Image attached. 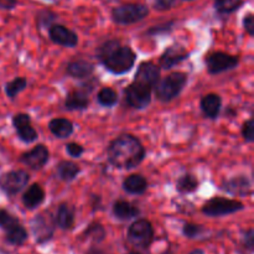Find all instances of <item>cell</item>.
Returning <instances> with one entry per match:
<instances>
[{"instance_id": "cell-1", "label": "cell", "mask_w": 254, "mask_h": 254, "mask_svg": "<svg viewBox=\"0 0 254 254\" xmlns=\"http://www.w3.org/2000/svg\"><path fill=\"white\" fill-rule=\"evenodd\" d=\"M107 156L114 168L130 170L143 163L145 149L138 138L130 134H123L109 144Z\"/></svg>"}, {"instance_id": "cell-2", "label": "cell", "mask_w": 254, "mask_h": 254, "mask_svg": "<svg viewBox=\"0 0 254 254\" xmlns=\"http://www.w3.org/2000/svg\"><path fill=\"white\" fill-rule=\"evenodd\" d=\"M97 56L107 71L114 74H124L134 67L136 54L118 40H108L97 51Z\"/></svg>"}, {"instance_id": "cell-3", "label": "cell", "mask_w": 254, "mask_h": 254, "mask_svg": "<svg viewBox=\"0 0 254 254\" xmlns=\"http://www.w3.org/2000/svg\"><path fill=\"white\" fill-rule=\"evenodd\" d=\"M188 83V74L184 72H174L165 78L159 79L155 84V94L159 101L170 102L175 99L185 88Z\"/></svg>"}, {"instance_id": "cell-4", "label": "cell", "mask_w": 254, "mask_h": 254, "mask_svg": "<svg viewBox=\"0 0 254 254\" xmlns=\"http://www.w3.org/2000/svg\"><path fill=\"white\" fill-rule=\"evenodd\" d=\"M127 240L135 248L148 250L154 241V227L150 221L141 218L131 223L128 228Z\"/></svg>"}, {"instance_id": "cell-5", "label": "cell", "mask_w": 254, "mask_h": 254, "mask_svg": "<svg viewBox=\"0 0 254 254\" xmlns=\"http://www.w3.org/2000/svg\"><path fill=\"white\" fill-rule=\"evenodd\" d=\"M153 87L141 82L133 81L124 89V99L127 104L134 109H144L150 104Z\"/></svg>"}, {"instance_id": "cell-6", "label": "cell", "mask_w": 254, "mask_h": 254, "mask_svg": "<svg viewBox=\"0 0 254 254\" xmlns=\"http://www.w3.org/2000/svg\"><path fill=\"white\" fill-rule=\"evenodd\" d=\"M149 15V7L144 4H126L114 7L112 19L116 24L130 25L141 21Z\"/></svg>"}, {"instance_id": "cell-7", "label": "cell", "mask_w": 254, "mask_h": 254, "mask_svg": "<svg viewBox=\"0 0 254 254\" xmlns=\"http://www.w3.org/2000/svg\"><path fill=\"white\" fill-rule=\"evenodd\" d=\"M245 208L241 201L225 197H213L202 206V213L208 217H221L240 212Z\"/></svg>"}, {"instance_id": "cell-8", "label": "cell", "mask_w": 254, "mask_h": 254, "mask_svg": "<svg viewBox=\"0 0 254 254\" xmlns=\"http://www.w3.org/2000/svg\"><path fill=\"white\" fill-rule=\"evenodd\" d=\"M30 227H31V232L37 245H45L50 242L54 238L55 230H56L54 217H51L46 212L35 216L30 223Z\"/></svg>"}, {"instance_id": "cell-9", "label": "cell", "mask_w": 254, "mask_h": 254, "mask_svg": "<svg viewBox=\"0 0 254 254\" xmlns=\"http://www.w3.org/2000/svg\"><path fill=\"white\" fill-rule=\"evenodd\" d=\"M30 175L25 170H11L0 176V189L7 196H14L29 184Z\"/></svg>"}, {"instance_id": "cell-10", "label": "cell", "mask_w": 254, "mask_h": 254, "mask_svg": "<svg viewBox=\"0 0 254 254\" xmlns=\"http://www.w3.org/2000/svg\"><path fill=\"white\" fill-rule=\"evenodd\" d=\"M240 64L237 56L226 52H213L206 57V66L210 74H220L222 72L236 68Z\"/></svg>"}, {"instance_id": "cell-11", "label": "cell", "mask_w": 254, "mask_h": 254, "mask_svg": "<svg viewBox=\"0 0 254 254\" xmlns=\"http://www.w3.org/2000/svg\"><path fill=\"white\" fill-rule=\"evenodd\" d=\"M49 159V149L44 144H39V145H36L30 151H26V153L22 154L21 158H20V161L24 165H26L27 168L32 169V170H40V169H42L46 165Z\"/></svg>"}, {"instance_id": "cell-12", "label": "cell", "mask_w": 254, "mask_h": 254, "mask_svg": "<svg viewBox=\"0 0 254 254\" xmlns=\"http://www.w3.org/2000/svg\"><path fill=\"white\" fill-rule=\"evenodd\" d=\"M12 126L16 130L17 136L24 143H34L37 139V131L32 128L31 118L26 113H17L12 117Z\"/></svg>"}, {"instance_id": "cell-13", "label": "cell", "mask_w": 254, "mask_h": 254, "mask_svg": "<svg viewBox=\"0 0 254 254\" xmlns=\"http://www.w3.org/2000/svg\"><path fill=\"white\" fill-rule=\"evenodd\" d=\"M49 35L50 39L55 42V44L60 45L64 47H74L78 44V36L76 32L69 30L68 27L64 26V25L54 24L49 27Z\"/></svg>"}, {"instance_id": "cell-14", "label": "cell", "mask_w": 254, "mask_h": 254, "mask_svg": "<svg viewBox=\"0 0 254 254\" xmlns=\"http://www.w3.org/2000/svg\"><path fill=\"white\" fill-rule=\"evenodd\" d=\"M221 190L226 191L230 195L250 196L252 195V183L246 175L235 176V178L223 181Z\"/></svg>"}, {"instance_id": "cell-15", "label": "cell", "mask_w": 254, "mask_h": 254, "mask_svg": "<svg viewBox=\"0 0 254 254\" xmlns=\"http://www.w3.org/2000/svg\"><path fill=\"white\" fill-rule=\"evenodd\" d=\"M93 87H82L79 89H73L68 92L64 99V108L67 111H83L89 106V92Z\"/></svg>"}, {"instance_id": "cell-16", "label": "cell", "mask_w": 254, "mask_h": 254, "mask_svg": "<svg viewBox=\"0 0 254 254\" xmlns=\"http://www.w3.org/2000/svg\"><path fill=\"white\" fill-rule=\"evenodd\" d=\"M190 56V52L186 51L183 46L180 45H173V46L169 47L168 50H165L163 55L160 57V66L164 69H170L173 67H175L176 64H181L183 61L189 59Z\"/></svg>"}, {"instance_id": "cell-17", "label": "cell", "mask_w": 254, "mask_h": 254, "mask_svg": "<svg viewBox=\"0 0 254 254\" xmlns=\"http://www.w3.org/2000/svg\"><path fill=\"white\" fill-rule=\"evenodd\" d=\"M160 79V68L153 62H143L136 69V73L134 76V81L141 82L150 87H155L158 81Z\"/></svg>"}, {"instance_id": "cell-18", "label": "cell", "mask_w": 254, "mask_h": 254, "mask_svg": "<svg viewBox=\"0 0 254 254\" xmlns=\"http://www.w3.org/2000/svg\"><path fill=\"white\" fill-rule=\"evenodd\" d=\"M74 208L69 206L68 203H61L57 207L56 213L54 216V221L56 227L61 228L64 231H68L74 225Z\"/></svg>"}, {"instance_id": "cell-19", "label": "cell", "mask_w": 254, "mask_h": 254, "mask_svg": "<svg viewBox=\"0 0 254 254\" xmlns=\"http://www.w3.org/2000/svg\"><path fill=\"white\" fill-rule=\"evenodd\" d=\"M66 71L67 73L71 77H73V78H89L94 72V64H91L89 61H87V60L77 59L68 62V64H67L66 67Z\"/></svg>"}, {"instance_id": "cell-20", "label": "cell", "mask_w": 254, "mask_h": 254, "mask_svg": "<svg viewBox=\"0 0 254 254\" xmlns=\"http://www.w3.org/2000/svg\"><path fill=\"white\" fill-rule=\"evenodd\" d=\"M112 212H113L114 217L119 221L133 220L140 215V210L135 205L124 200L116 201L112 207Z\"/></svg>"}, {"instance_id": "cell-21", "label": "cell", "mask_w": 254, "mask_h": 254, "mask_svg": "<svg viewBox=\"0 0 254 254\" xmlns=\"http://www.w3.org/2000/svg\"><path fill=\"white\" fill-rule=\"evenodd\" d=\"M45 201V191L39 184H32L22 195V203L27 210H35Z\"/></svg>"}, {"instance_id": "cell-22", "label": "cell", "mask_w": 254, "mask_h": 254, "mask_svg": "<svg viewBox=\"0 0 254 254\" xmlns=\"http://www.w3.org/2000/svg\"><path fill=\"white\" fill-rule=\"evenodd\" d=\"M201 111L205 114L207 118L215 119L217 118L218 114L221 112V107H222V99L218 94L210 93L206 94L201 98Z\"/></svg>"}, {"instance_id": "cell-23", "label": "cell", "mask_w": 254, "mask_h": 254, "mask_svg": "<svg viewBox=\"0 0 254 254\" xmlns=\"http://www.w3.org/2000/svg\"><path fill=\"white\" fill-rule=\"evenodd\" d=\"M123 189L126 192L130 193V195H143L148 190V181L144 176L139 175V174H133L124 179Z\"/></svg>"}, {"instance_id": "cell-24", "label": "cell", "mask_w": 254, "mask_h": 254, "mask_svg": "<svg viewBox=\"0 0 254 254\" xmlns=\"http://www.w3.org/2000/svg\"><path fill=\"white\" fill-rule=\"evenodd\" d=\"M49 129L56 138L66 139L72 135L74 128L73 123L66 118H55L49 123Z\"/></svg>"}, {"instance_id": "cell-25", "label": "cell", "mask_w": 254, "mask_h": 254, "mask_svg": "<svg viewBox=\"0 0 254 254\" xmlns=\"http://www.w3.org/2000/svg\"><path fill=\"white\" fill-rule=\"evenodd\" d=\"M27 238H29V233H27L26 228L21 223H17L16 226L11 227L10 230L5 231V242L7 245L20 247V246L26 243Z\"/></svg>"}, {"instance_id": "cell-26", "label": "cell", "mask_w": 254, "mask_h": 254, "mask_svg": "<svg viewBox=\"0 0 254 254\" xmlns=\"http://www.w3.org/2000/svg\"><path fill=\"white\" fill-rule=\"evenodd\" d=\"M79 173H81V168L73 161L64 160L57 165V174H59L60 179L66 181V183L73 181L78 176Z\"/></svg>"}, {"instance_id": "cell-27", "label": "cell", "mask_w": 254, "mask_h": 254, "mask_svg": "<svg viewBox=\"0 0 254 254\" xmlns=\"http://www.w3.org/2000/svg\"><path fill=\"white\" fill-rule=\"evenodd\" d=\"M106 228L98 222L89 223L88 227L82 233V238L86 241H92L94 243H101L106 240Z\"/></svg>"}, {"instance_id": "cell-28", "label": "cell", "mask_w": 254, "mask_h": 254, "mask_svg": "<svg viewBox=\"0 0 254 254\" xmlns=\"http://www.w3.org/2000/svg\"><path fill=\"white\" fill-rule=\"evenodd\" d=\"M198 180L196 176L191 175V174H185V175L180 176L176 181V190L180 193H191L195 192L198 189Z\"/></svg>"}, {"instance_id": "cell-29", "label": "cell", "mask_w": 254, "mask_h": 254, "mask_svg": "<svg viewBox=\"0 0 254 254\" xmlns=\"http://www.w3.org/2000/svg\"><path fill=\"white\" fill-rule=\"evenodd\" d=\"M27 87V81L22 77H17V78L12 79V81L7 82L5 84V93L10 99H15V97L22 91H25Z\"/></svg>"}, {"instance_id": "cell-30", "label": "cell", "mask_w": 254, "mask_h": 254, "mask_svg": "<svg viewBox=\"0 0 254 254\" xmlns=\"http://www.w3.org/2000/svg\"><path fill=\"white\" fill-rule=\"evenodd\" d=\"M97 101H98V103L101 106L111 108V107H113L118 102V94H117V92L113 88L106 87V88H102L98 92V94H97Z\"/></svg>"}, {"instance_id": "cell-31", "label": "cell", "mask_w": 254, "mask_h": 254, "mask_svg": "<svg viewBox=\"0 0 254 254\" xmlns=\"http://www.w3.org/2000/svg\"><path fill=\"white\" fill-rule=\"evenodd\" d=\"M243 0H215V7L220 14H232L240 9Z\"/></svg>"}, {"instance_id": "cell-32", "label": "cell", "mask_w": 254, "mask_h": 254, "mask_svg": "<svg viewBox=\"0 0 254 254\" xmlns=\"http://www.w3.org/2000/svg\"><path fill=\"white\" fill-rule=\"evenodd\" d=\"M17 223H20L19 218L15 217L14 215L9 212V211L4 210V208H0V228L2 231H7L11 227L16 226Z\"/></svg>"}, {"instance_id": "cell-33", "label": "cell", "mask_w": 254, "mask_h": 254, "mask_svg": "<svg viewBox=\"0 0 254 254\" xmlns=\"http://www.w3.org/2000/svg\"><path fill=\"white\" fill-rule=\"evenodd\" d=\"M205 232V228L200 225H196V223H189L186 222L183 226V235L185 236L189 240H193V238L198 237L200 235Z\"/></svg>"}, {"instance_id": "cell-34", "label": "cell", "mask_w": 254, "mask_h": 254, "mask_svg": "<svg viewBox=\"0 0 254 254\" xmlns=\"http://www.w3.org/2000/svg\"><path fill=\"white\" fill-rule=\"evenodd\" d=\"M241 243H242V247L245 248V251L252 253L254 251V231L253 228L245 231L242 233V238H241Z\"/></svg>"}, {"instance_id": "cell-35", "label": "cell", "mask_w": 254, "mask_h": 254, "mask_svg": "<svg viewBox=\"0 0 254 254\" xmlns=\"http://www.w3.org/2000/svg\"><path fill=\"white\" fill-rule=\"evenodd\" d=\"M242 136L247 143H253L254 141V122L252 118L246 121L245 124H243Z\"/></svg>"}, {"instance_id": "cell-36", "label": "cell", "mask_w": 254, "mask_h": 254, "mask_svg": "<svg viewBox=\"0 0 254 254\" xmlns=\"http://www.w3.org/2000/svg\"><path fill=\"white\" fill-rule=\"evenodd\" d=\"M56 19V15L52 14L50 11H42L37 15L36 20H37V25L40 27L42 26H51V22Z\"/></svg>"}, {"instance_id": "cell-37", "label": "cell", "mask_w": 254, "mask_h": 254, "mask_svg": "<svg viewBox=\"0 0 254 254\" xmlns=\"http://www.w3.org/2000/svg\"><path fill=\"white\" fill-rule=\"evenodd\" d=\"M66 151L72 158H79L84 153V149L77 143H68L66 144Z\"/></svg>"}, {"instance_id": "cell-38", "label": "cell", "mask_w": 254, "mask_h": 254, "mask_svg": "<svg viewBox=\"0 0 254 254\" xmlns=\"http://www.w3.org/2000/svg\"><path fill=\"white\" fill-rule=\"evenodd\" d=\"M243 26L250 36H254V16L253 14H248L243 20Z\"/></svg>"}, {"instance_id": "cell-39", "label": "cell", "mask_w": 254, "mask_h": 254, "mask_svg": "<svg viewBox=\"0 0 254 254\" xmlns=\"http://www.w3.org/2000/svg\"><path fill=\"white\" fill-rule=\"evenodd\" d=\"M175 4V0H154V7L156 10H168Z\"/></svg>"}, {"instance_id": "cell-40", "label": "cell", "mask_w": 254, "mask_h": 254, "mask_svg": "<svg viewBox=\"0 0 254 254\" xmlns=\"http://www.w3.org/2000/svg\"><path fill=\"white\" fill-rule=\"evenodd\" d=\"M171 26H173V22L161 25V26H154L149 30L148 35H156V34H159V32H169L171 30Z\"/></svg>"}, {"instance_id": "cell-41", "label": "cell", "mask_w": 254, "mask_h": 254, "mask_svg": "<svg viewBox=\"0 0 254 254\" xmlns=\"http://www.w3.org/2000/svg\"><path fill=\"white\" fill-rule=\"evenodd\" d=\"M19 0H0V9L11 10L16 6Z\"/></svg>"}, {"instance_id": "cell-42", "label": "cell", "mask_w": 254, "mask_h": 254, "mask_svg": "<svg viewBox=\"0 0 254 254\" xmlns=\"http://www.w3.org/2000/svg\"><path fill=\"white\" fill-rule=\"evenodd\" d=\"M84 254H107V252L104 250H101V248H98V247H91Z\"/></svg>"}, {"instance_id": "cell-43", "label": "cell", "mask_w": 254, "mask_h": 254, "mask_svg": "<svg viewBox=\"0 0 254 254\" xmlns=\"http://www.w3.org/2000/svg\"><path fill=\"white\" fill-rule=\"evenodd\" d=\"M189 254H205V251L200 250V248H196V250H192Z\"/></svg>"}, {"instance_id": "cell-44", "label": "cell", "mask_w": 254, "mask_h": 254, "mask_svg": "<svg viewBox=\"0 0 254 254\" xmlns=\"http://www.w3.org/2000/svg\"><path fill=\"white\" fill-rule=\"evenodd\" d=\"M126 254H141V253L140 252H135V251H131V252H128Z\"/></svg>"}]
</instances>
